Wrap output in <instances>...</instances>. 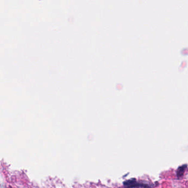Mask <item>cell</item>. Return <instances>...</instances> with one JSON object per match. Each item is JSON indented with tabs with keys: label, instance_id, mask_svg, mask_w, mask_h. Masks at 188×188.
Listing matches in <instances>:
<instances>
[{
	"label": "cell",
	"instance_id": "1",
	"mask_svg": "<svg viewBox=\"0 0 188 188\" xmlns=\"http://www.w3.org/2000/svg\"><path fill=\"white\" fill-rule=\"evenodd\" d=\"M124 185L127 187H148L147 185H145L143 184H140L136 181L135 180H129L128 181H125Z\"/></svg>",
	"mask_w": 188,
	"mask_h": 188
},
{
	"label": "cell",
	"instance_id": "2",
	"mask_svg": "<svg viewBox=\"0 0 188 188\" xmlns=\"http://www.w3.org/2000/svg\"><path fill=\"white\" fill-rule=\"evenodd\" d=\"M186 169H187V165L182 166L181 167H179L178 169L177 172L178 177L180 178L181 177V176H183L185 170Z\"/></svg>",
	"mask_w": 188,
	"mask_h": 188
}]
</instances>
